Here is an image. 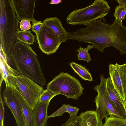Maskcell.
<instances>
[{"instance_id":"cell-28","label":"cell","mask_w":126,"mask_h":126,"mask_svg":"<svg viewBox=\"0 0 126 126\" xmlns=\"http://www.w3.org/2000/svg\"><path fill=\"white\" fill-rule=\"evenodd\" d=\"M67 105L68 110V113L70 115V118L73 117L77 116L79 109L77 107L71 106L69 104H67Z\"/></svg>"},{"instance_id":"cell-15","label":"cell","mask_w":126,"mask_h":126,"mask_svg":"<svg viewBox=\"0 0 126 126\" xmlns=\"http://www.w3.org/2000/svg\"><path fill=\"white\" fill-rule=\"evenodd\" d=\"M14 89L19 102L27 126H34L33 110L31 109L22 97L18 89Z\"/></svg>"},{"instance_id":"cell-3","label":"cell","mask_w":126,"mask_h":126,"mask_svg":"<svg viewBox=\"0 0 126 126\" xmlns=\"http://www.w3.org/2000/svg\"><path fill=\"white\" fill-rule=\"evenodd\" d=\"M110 8L107 1L95 0L90 5L73 10L67 16L66 22L72 25H86L98 19L104 18Z\"/></svg>"},{"instance_id":"cell-4","label":"cell","mask_w":126,"mask_h":126,"mask_svg":"<svg viewBox=\"0 0 126 126\" xmlns=\"http://www.w3.org/2000/svg\"><path fill=\"white\" fill-rule=\"evenodd\" d=\"M47 89L52 92L66 96L67 98L78 99L84 88L79 81L67 73L61 72L47 85Z\"/></svg>"},{"instance_id":"cell-25","label":"cell","mask_w":126,"mask_h":126,"mask_svg":"<svg viewBox=\"0 0 126 126\" xmlns=\"http://www.w3.org/2000/svg\"><path fill=\"white\" fill-rule=\"evenodd\" d=\"M67 105L63 104L60 108L52 114L48 116L49 118L52 117L59 116L62 115L64 113L68 112Z\"/></svg>"},{"instance_id":"cell-5","label":"cell","mask_w":126,"mask_h":126,"mask_svg":"<svg viewBox=\"0 0 126 126\" xmlns=\"http://www.w3.org/2000/svg\"><path fill=\"white\" fill-rule=\"evenodd\" d=\"M100 84L94 88L98 94L94 102L96 106L95 111L99 117L102 120L104 118L109 116L126 118V116L115 110L110 102L106 91V79L103 75H100Z\"/></svg>"},{"instance_id":"cell-19","label":"cell","mask_w":126,"mask_h":126,"mask_svg":"<svg viewBox=\"0 0 126 126\" xmlns=\"http://www.w3.org/2000/svg\"><path fill=\"white\" fill-rule=\"evenodd\" d=\"M119 75L121 78L125 96V104L126 109V63L120 65L115 63Z\"/></svg>"},{"instance_id":"cell-1","label":"cell","mask_w":126,"mask_h":126,"mask_svg":"<svg viewBox=\"0 0 126 126\" xmlns=\"http://www.w3.org/2000/svg\"><path fill=\"white\" fill-rule=\"evenodd\" d=\"M8 62L20 74L43 86L46 81L37 55L30 46L19 41L14 44L7 56Z\"/></svg>"},{"instance_id":"cell-17","label":"cell","mask_w":126,"mask_h":126,"mask_svg":"<svg viewBox=\"0 0 126 126\" xmlns=\"http://www.w3.org/2000/svg\"><path fill=\"white\" fill-rule=\"evenodd\" d=\"M70 65L74 71L82 79L90 81H93L90 73L85 67L74 62L70 63Z\"/></svg>"},{"instance_id":"cell-16","label":"cell","mask_w":126,"mask_h":126,"mask_svg":"<svg viewBox=\"0 0 126 126\" xmlns=\"http://www.w3.org/2000/svg\"><path fill=\"white\" fill-rule=\"evenodd\" d=\"M109 74L115 89L125 103V96L121 78L115 64H110L109 65Z\"/></svg>"},{"instance_id":"cell-8","label":"cell","mask_w":126,"mask_h":126,"mask_svg":"<svg viewBox=\"0 0 126 126\" xmlns=\"http://www.w3.org/2000/svg\"><path fill=\"white\" fill-rule=\"evenodd\" d=\"M4 102L11 111L17 126H27L25 119L14 89L6 87L3 92Z\"/></svg>"},{"instance_id":"cell-14","label":"cell","mask_w":126,"mask_h":126,"mask_svg":"<svg viewBox=\"0 0 126 126\" xmlns=\"http://www.w3.org/2000/svg\"><path fill=\"white\" fill-rule=\"evenodd\" d=\"M80 121L79 126H103L102 120L100 119L95 111L87 110L79 116Z\"/></svg>"},{"instance_id":"cell-20","label":"cell","mask_w":126,"mask_h":126,"mask_svg":"<svg viewBox=\"0 0 126 126\" xmlns=\"http://www.w3.org/2000/svg\"><path fill=\"white\" fill-rule=\"evenodd\" d=\"M103 126H126V118L108 116L105 118Z\"/></svg>"},{"instance_id":"cell-10","label":"cell","mask_w":126,"mask_h":126,"mask_svg":"<svg viewBox=\"0 0 126 126\" xmlns=\"http://www.w3.org/2000/svg\"><path fill=\"white\" fill-rule=\"evenodd\" d=\"M0 80H4L6 86L13 89H17L14 76L20 74L16 70L12 68L8 64L7 56L0 47Z\"/></svg>"},{"instance_id":"cell-29","label":"cell","mask_w":126,"mask_h":126,"mask_svg":"<svg viewBox=\"0 0 126 126\" xmlns=\"http://www.w3.org/2000/svg\"><path fill=\"white\" fill-rule=\"evenodd\" d=\"M43 24V23L41 22L35 24L32 23L31 28L32 31L36 34L40 30Z\"/></svg>"},{"instance_id":"cell-23","label":"cell","mask_w":126,"mask_h":126,"mask_svg":"<svg viewBox=\"0 0 126 126\" xmlns=\"http://www.w3.org/2000/svg\"><path fill=\"white\" fill-rule=\"evenodd\" d=\"M58 95L54 93L49 89L44 90L39 98V101L42 102H50L51 99L55 96Z\"/></svg>"},{"instance_id":"cell-9","label":"cell","mask_w":126,"mask_h":126,"mask_svg":"<svg viewBox=\"0 0 126 126\" xmlns=\"http://www.w3.org/2000/svg\"><path fill=\"white\" fill-rule=\"evenodd\" d=\"M16 15L19 21L28 20L33 24L41 21L37 20L33 16L35 6V0H11Z\"/></svg>"},{"instance_id":"cell-11","label":"cell","mask_w":126,"mask_h":126,"mask_svg":"<svg viewBox=\"0 0 126 126\" xmlns=\"http://www.w3.org/2000/svg\"><path fill=\"white\" fill-rule=\"evenodd\" d=\"M106 89L109 100L114 108L126 116V109L124 102L115 89L110 77L106 79Z\"/></svg>"},{"instance_id":"cell-27","label":"cell","mask_w":126,"mask_h":126,"mask_svg":"<svg viewBox=\"0 0 126 126\" xmlns=\"http://www.w3.org/2000/svg\"><path fill=\"white\" fill-rule=\"evenodd\" d=\"M5 109L4 103L0 93V126H4Z\"/></svg>"},{"instance_id":"cell-13","label":"cell","mask_w":126,"mask_h":126,"mask_svg":"<svg viewBox=\"0 0 126 126\" xmlns=\"http://www.w3.org/2000/svg\"><path fill=\"white\" fill-rule=\"evenodd\" d=\"M43 22L53 31L62 43L66 41L68 39L67 31L63 28L61 21L57 17L47 18L43 20Z\"/></svg>"},{"instance_id":"cell-12","label":"cell","mask_w":126,"mask_h":126,"mask_svg":"<svg viewBox=\"0 0 126 126\" xmlns=\"http://www.w3.org/2000/svg\"><path fill=\"white\" fill-rule=\"evenodd\" d=\"M50 102L38 101L33 110L34 126H47L48 115L47 110Z\"/></svg>"},{"instance_id":"cell-26","label":"cell","mask_w":126,"mask_h":126,"mask_svg":"<svg viewBox=\"0 0 126 126\" xmlns=\"http://www.w3.org/2000/svg\"><path fill=\"white\" fill-rule=\"evenodd\" d=\"M19 23L20 29L21 31H27L31 28L30 21L29 20L22 19Z\"/></svg>"},{"instance_id":"cell-7","label":"cell","mask_w":126,"mask_h":126,"mask_svg":"<svg viewBox=\"0 0 126 126\" xmlns=\"http://www.w3.org/2000/svg\"><path fill=\"white\" fill-rule=\"evenodd\" d=\"M36 35L39 48L46 55L55 53L62 43L53 31L44 24Z\"/></svg>"},{"instance_id":"cell-18","label":"cell","mask_w":126,"mask_h":126,"mask_svg":"<svg viewBox=\"0 0 126 126\" xmlns=\"http://www.w3.org/2000/svg\"><path fill=\"white\" fill-rule=\"evenodd\" d=\"M36 37L31 33L30 30H19L17 34V39L24 44L30 45L33 44Z\"/></svg>"},{"instance_id":"cell-6","label":"cell","mask_w":126,"mask_h":126,"mask_svg":"<svg viewBox=\"0 0 126 126\" xmlns=\"http://www.w3.org/2000/svg\"><path fill=\"white\" fill-rule=\"evenodd\" d=\"M18 90L28 105L33 110L44 90L32 80L20 74L14 76Z\"/></svg>"},{"instance_id":"cell-24","label":"cell","mask_w":126,"mask_h":126,"mask_svg":"<svg viewBox=\"0 0 126 126\" xmlns=\"http://www.w3.org/2000/svg\"><path fill=\"white\" fill-rule=\"evenodd\" d=\"M80 119L79 116L70 118L61 126H79Z\"/></svg>"},{"instance_id":"cell-31","label":"cell","mask_w":126,"mask_h":126,"mask_svg":"<svg viewBox=\"0 0 126 126\" xmlns=\"http://www.w3.org/2000/svg\"><path fill=\"white\" fill-rule=\"evenodd\" d=\"M119 5L121 4L126 6V0H116Z\"/></svg>"},{"instance_id":"cell-2","label":"cell","mask_w":126,"mask_h":126,"mask_svg":"<svg viewBox=\"0 0 126 126\" xmlns=\"http://www.w3.org/2000/svg\"><path fill=\"white\" fill-rule=\"evenodd\" d=\"M19 22L11 0H0V46L7 56L17 40Z\"/></svg>"},{"instance_id":"cell-30","label":"cell","mask_w":126,"mask_h":126,"mask_svg":"<svg viewBox=\"0 0 126 126\" xmlns=\"http://www.w3.org/2000/svg\"><path fill=\"white\" fill-rule=\"evenodd\" d=\"M62 1L61 0H51L49 3L50 4H58Z\"/></svg>"},{"instance_id":"cell-21","label":"cell","mask_w":126,"mask_h":126,"mask_svg":"<svg viewBox=\"0 0 126 126\" xmlns=\"http://www.w3.org/2000/svg\"><path fill=\"white\" fill-rule=\"evenodd\" d=\"M94 47L93 45L90 44L88 45L87 47L85 48L81 47L79 45V47L77 50L78 53L77 55L78 60H82L86 61L88 63L90 62L92 59L88 53V51Z\"/></svg>"},{"instance_id":"cell-22","label":"cell","mask_w":126,"mask_h":126,"mask_svg":"<svg viewBox=\"0 0 126 126\" xmlns=\"http://www.w3.org/2000/svg\"><path fill=\"white\" fill-rule=\"evenodd\" d=\"M113 16L115 19L122 24L123 21L125 19L126 16V6L121 4L117 5L115 8Z\"/></svg>"}]
</instances>
